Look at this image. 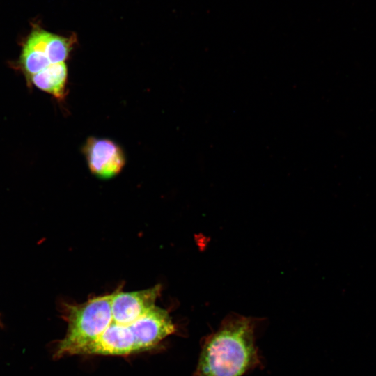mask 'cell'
<instances>
[{
  "mask_svg": "<svg viewBox=\"0 0 376 376\" xmlns=\"http://www.w3.org/2000/svg\"><path fill=\"white\" fill-rule=\"evenodd\" d=\"M113 294L95 297L81 304H64L63 318L68 328L54 353L58 359L81 355L85 348L104 331L111 319Z\"/></svg>",
  "mask_w": 376,
  "mask_h": 376,
  "instance_id": "cell-2",
  "label": "cell"
},
{
  "mask_svg": "<svg viewBox=\"0 0 376 376\" xmlns=\"http://www.w3.org/2000/svg\"><path fill=\"white\" fill-rule=\"evenodd\" d=\"M53 33L34 27L23 44L19 65L28 79L47 66L55 63Z\"/></svg>",
  "mask_w": 376,
  "mask_h": 376,
  "instance_id": "cell-5",
  "label": "cell"
},
{
  "mask_svg": "<svg viewBox=\"0 0 376 376\" xmlns=\"http://www.w3.org/2000/svg\"><path fill=\"white\" fill-rule=\"evenodd\" d=\"M161 287L134 292H116L111 300V322L116 325L130 326L155 306Z\"/></svg>",
  "mask_w": 376,
  "mask_h": 376,
  "instance_id": "cell-3",
  "label": "cell"
},
{
  "mask_svg": "<svg viewBox=\"0 0 376 376\" xmlns=\"http://www.w3.org/2000/svg\"><path fill=\"white\" fill-rule=\"evenodd\" d=\"M67 79L68 68L63 62L47 66L27 80L37 88L61 99L65 95Z\"/></svg>",
  "mask_w": 376,
  "mask_h": 376,
  "instance_id": "cell-6",
  "label": "cell"
},
{
  "mask_svg": "<svg viewBox=\"0 0 376 376\" xmlns=\"http://www.w3.org/2000/svg\"><path fill=\"white\" fill-rule=\"evenodd\" d=\"M83 152L90 171L101 178H110L118 174L125 162L121 148L107 139L89 137Z\"/></svg>",
  "mask_w": 376,
  "mask_h": 376,
  "instance_id": "cell-4",
  "label": "cell"
},
{
  "mask_svg": "<svg viewBox=\"0 0 376 376\" xmlns=\"http://www.w3.org/2000/svg\"><path fill=\"white\" fill-rule=\"evenodd\" d=\"M263 322V318L228 314L218 329L205 338L196 375L243 376L262 368L256 337Z\"/></svg>",
  "mask_w": 376,
  "mask_h": 376,
  "instance_id": "cell-1",
  "label": "cell"
}]
</instances>
